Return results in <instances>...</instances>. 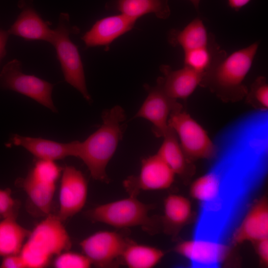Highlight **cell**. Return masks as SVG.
I'll return each instance as SVG.
<instances>
[{
  "mask_svg": "<svg viewBox=\"0 0 268 268\" xmlns=\"http://www.w3.org/2000/svg\"><path fill=\"white\" fill-rule=\"evenodd\" d=\"M214 158L209 170L192 185L191 194L201 205L200 219L229 228L265 177L267 163L254 150L236 142L219 145Z\"/></svg>",
  "mask_w": 268,
  "mask_h": 268,
  "instance_id": "cell-1",
  "label": "cell"
},
{
  "mask_svg": "<svg viewBox=\"0 0 268 268\" xmlns=\"http://www.w3.org/2000/svg\"><path fill=\"white\" fill-rule=\"evenodd\" d=\"M259 44L253 43L227 56L219 47L215 50L208 68L202 73L200 86L208 88L225 102H235L245 97L248 89L243 84Z\"/></svg>",
  "mask_w": 268,
  "mask_h": 268,
  "instance_id": "cell-2",
  "label": "cell"
},
{
  "mask_svg": "<svg viewBox=\"0 0 268 268\" xmlns=\"http://www.w3.org/2000/svg\"><path fill=\"white\" fill-rule=\"evenodd\" d=\"M126 118L125 111L120 106L104 111L101 126L79 142L76 157L86 165L94 179L108 181L106 168L122 138Z\"/></svg>",
  "mask_w": 268,
  "mask_h": 268,
  "instance_id": "cell-3",
  "label": "cell"
},
{
  "mask_svg": "<svg viewBox=\"0 0 268 268\" xmlns=\"http://www.w3.org/2000/svg\"><path fill=\"white\" fill-rule=\"evenodd\" d=\"M57 215L49 214L30 231L20 254L26 268H43L71 247L70 237Z\"/></svg>",
  "mask_w": 268,
  "mask_h": 268,
  "instance_id": "cell-4",
  "label": "cell"
},
{
  "mask_svg": "<svg viewBox=\"0 0 268 268\" xmlns=\"http://www.w3.org/2000/svg\"><path fill=\"white\" fill-rule=\"evenodd\" d=\"M80 29L72 25L69 14H60L57 27L53 29L50 42L55 48L57 58L67 82L77 90L88 102L91 97L88 91L83 64L77 47L71 41L69 35L77 34Z\"/></svg>",
  "mask_w": 268,
  "mask_h": 268,
  "instance_id": "cell-5",
  "label": "cell"
},
{
  "mask_svg": "<svg viewBox=\"0 0 268 268\" xmlns=\"http://www.w3.org/2000/svg\"><path fill=\"white\" fill-rule=\"evenodd\" d=\"M150 206L135 196L98 205L89 210L87 215L94 222L104 223L117 228L141 226L147 230L153 227L148 215Z\"/></svg>",
  "mask_w": 268,
  "mask_h": 268,
  "instance_id": "cell-6",
  "label": "cell"
},
{
  "mask_svg": "<svg viewBox=\"0 0 268 268\" xmlns=\"http://www.w3.org/2000/svg\"><path fill=\"white\" fill-rule=\"evenodd\" d=\"M168 125L175 132L181 147L190 161L211 159L217 152L216 146L204 129L182 108L172 112Z\"/></svg>",
  "mask_w": 268,
  "mask_h": 268,
  "instance_id": "cell-7",
  "label": "cell"
},
{
  "mask_svg": "<svg viewBox=\"0 0 268 268\" xmlns=\"http://www.w3.org/2000/svg\"><path fill=\"white\" fill-rule=\"evenodd\" d=\"M20 61L13 59L0 71V89L15 91L57 112L52 98L54 85L33 75L25 74Z\"/></svg>",
  "mask_w": 268,
  "mask_h": 268,
  "instance_id": "cell-8",
  "label": "cell"
},
{
  "mask_svg": "<svg viewBox=\"0 0 268 268\" xmlns=\"http://www.w3.org/2000/svg\"><path fill=\"white\" fill-rule=\"evenodd\" d=\"M147 96L134 116L142 118L152 124V131L157 137L163 136L169 128L168 120L172 112L182 108L177 100L168 96L156 81L154 86L144 85Z\"/></svg>",
  "mask_w": 268,
  "mask_h": 268,
  "instance_id": "cell-9",
  "label": "cell"
},
{
  "mask_svg": "<svg viewBox=\"0 0 268 268\" xmlns=\"http://www.w3.org/2000/svg\"><path fill=\"white\" fill-rule=\"evenodd\" d=\"M87 193V182L83 173L72 166L63 168L57 214L60 219L64 221L81 210L86 203Z\"/></svg>",
  "mask_w": 268,
  "mask_h": 268,
  "instance_id": "cell-10",
  "label": "cell"
},
{
  "mask_svg": "<svg viewBox=\"0 0 268 268\" xmlns=\"http://www.w3.org/2000/svg\"><path fill=\"white\" fill-rule=\"evenodd\" d=\"M129 242L120 234L110 231H99L82 240L79 245L83 254L98 268L110 267L122 257Z\"/></svg>",
  "mask_w": 268,
  "mask_h": 268,
  "instance_id": "cell-11",
  "label": "cell"
},
{
  "mask_svg": "<svg viewBox=\"0 0 268 268\" xmlns=\"http://www.w3.org/2000/svg\"><path fill=\"white\" fill-rule=\"evenodd\" d=\"M175 173L156 154L144 158L137 176L130 177L125 182L129 190L157 191L171 186Z\"/></svg>",
  "mask_w": 268,
  "mask_h": 268,
  "instance_id": "cell-12",
  "label": "cell"
},
{
  "mask_svg": "<svg viewBox=\"0 0 268 268\" xmlns=\"http://www.w3.org/2000/svg\"><path fill=\"white\" fill-rule=\"evenodd\" d=\"M175 250L194 268H216L224 261L227 247L225 243L215 240L194 238L178 244Z\"/></svg>",
  "mask_w": 268,
  "mask_h": 268,
  "instance_id": "cell-13",
  "label": "cell"
},
{
  "mask_svg": "<svg viewBox=\"0 0 268 268\" xmlns=\"http://www.w3.org/2000/svg\"><path fill=\"white\" fill-rule=\"evenodd\" d=\"M17 5L21 11L7 30L9 35L26 40H42L50 43L53 29L49 27L50 22L44 21L37 12L33 0H20Z\"/></svg>",
  "mask_w": 268,
  "mask_h": 268,
  "instance_id": "cell-14",
  "label": "cell"
},
{
  "mask_svg": "<svg viewBox=\"0 0 268 268\" xmlns=\"http://www.w3.org/2000/svg\"><path fill=\"white\" fill-rule=\"evenodd\" d=\"M136 20L122 13L97 20L82 37L86 48L109 46L134 27Z\"/></svg>",
  "mask_w": 268,
  "mask_h": 268,
  "instance_id": "cell-15",
  "label": "cell"
},
{
  "mask_svg": "<svg viewBox=\"0 0 268 268\" xmlns=\"http://www.w3.org/2000/svg\"><path fill=\"white\" fill-rule=\"evenodd\" d=\"M160 70L163 76L157 79L166 94L175 99H187L200 85L202 73L187 66L173 70L170 66L162 65Z\"/></svg>",
  "mask_w": 268,
  "mask_h": 268,
  "instance_id": "cell-16",
  "label": "cell"
},
{
  "mask_svg": "<svg viewBox=\"0 0 268 268\" xmlns=\"http://www.w3.org/2000/svg\"><path fill=\"white\" fill-rule=\"evenodd\" d=\"M79 141L61 143L41 137L18 134L11 138V143L26 149L38 159L55 161L68 156H77Z\"/></svg>",
  "mask_w": 268,
  "mask_h": 268,
  "instance_id": "cell-17",
  "label": "cell"
},
{
  "mask_svg": "<svg viewBox=\"0 0 268 268\" xmlns=\"http://www.w3.org/2000/svg\"><path fill=\"white\" fill-rule=\"evenodd\" d=\"M268 205L266 199L255 202L247 212L232 235L235 244L246 241L258 242L268 238Z\"/></svg>",
  "mask_w": 268,
  "mask_h": 268,
  "instance_id": "cell-18",
  "label": "cell"
},
{
  "mask_svg": "<svg viewBox=\"0 0 268 268\" xmlns=\"http://www.w3.org/2000/svg\"><path fill=\"white\" fill-rule=\"evenodd\" d=\"M164 139L157 154L174 172L182 177L192 176L194 166L184 154L174 130L169 128L163 136Z\"/></svg>",
  "mask_w": 268,
  "mask_h": 268,
  "instance_id": "cell-19",
  "label": "cell"
},
{
  "mask_svg": "<svg viewBox=\"0 0 268 268\" xmlns=\"http://www.w3.org/2000/svg\"><path fill=\"white\" fill-rule=\"evenodd\" d=\"M105 6L136 20L149 13L165 19L171 13L168 0H111Z\"/></svg>",
  "mask_w": 268,
  "mask_h": 268,
  "instance_id": "cell-20",
  "label": "cell"
},
{
  "mask_svg": "<svg viewBox=\"0 0 268 268\" xmlns=\"http://www.w3.org/2000/svg\"><path fill=\"white\" fill-rule=\"evenodd\" d=\"M168 41L173 46L181 47L185 52L207 46L209 34L203 21L197 17L182 30H171L168 34Z\"/></svg>",
  "mask_w": 268,
  "mask_h": 268,
  "instance_id": "cell-21",
  "label": "cell"
},
{
  "mask_svg": "<svg viewBox=\"0 0 268 268\" xmlns=\"http://www.w3.org/2000/svg\"><path fill=\"white\" fill-rule=\"evenodd\" d=\"M192 213L190 201L178 195H170L164 200L162 218L165 232L175 235L188 222Z\"/></svg>",
  "mask_w": 268,
  "mask_h": 268,
  "instance_id": "cell-22",
  "label": "cell"
},
{
  "mask_svg": "<svg viewBox=\"0 0 268 268\" xmlns=\"http://www.w3.org/2000/svg\"><path fill=\"white\" fill-rule=\"evenodd\" d=\"M30 232L16 218H3L0 221V257L19 254Z\"/></svg>",
  "mask_w": 268,
  "mask_h": 268,
  "instance_id": "cell-23",
  "label": "cell"
},
{
  "mask_svg": "<svg viewBox=\"0 0 268 268\" xmlns=\"http://www.w3.org/2000/svg\"><path fill=\"white\" fill-rule=\"evenodd\" d=\"M22 186L33 205L43 214H49L56 185L40 181L28 173L23 180Z\"/></svg>",
  "mask_w": 268,
  "mask_h": 268,
  "instance_id": "cell-24",
  "label": "cell"
},
{
  "mask_svg": "<svg viewBox=\"0 0 268 268\" xmlns=\"http://www.w3.org/2000/svg\"><path fill=\"white\" fill-rule=\"evenodd\" d=\"M164 255L163 251L155 247L129 242L121 258L130 268H151Z\"/></svg>",
  "mask_w": 268,
  "mask_h": 268,
  "instance_id": "cell-25",
  "label": "cell"
},
{
  "mask_svg": "<svg viewBox=\"0 0 268 268\" xmlns=\"http://www.w3.org/2000/svg\"><path fill=\"white\" fill-rule=\"evenodd\" d=\"M218 47L213 35L209 34L207 46L184 52V66L202 73L210 66L213 53Z\"/></svg>",
  "mask_w": 268,
  "mask_h": 268,
  "instance_id": "cell-26",
  "label": "cell"
},
{
  "mask_svg": "<svg viewBox=\"0 0 268 268\" xmlns=\"http://www.w3.org/2000/svg\"><path fill=\"white\" fill-rule=\"evenodd\" d=\"M245 97L247 102L257 110L268 111V85L266 78L258 77L251 85Z\"/></svg>",
  "mask_w": 268,
  "mask_h": 268,
  "instance_id": "cell-27",
  "label": "cell"
},
{
  "mask_svg": "<svg viewBox=\"0 0 268 268\" xmlns=\"http://www.w3.org/2000/svg\"><path fill=\"white\" fill-rule=\"evenodd\" d=\"M62 171L63 168L54 161L38 159L29 174L40 181L56 185Z\"/></svg>",
  "mask_w": 268,
  "mask_h": 268,
  "instance_id": "cell-28",
  "label": "cell"
},
{
  "mask_svg": "<svg viewBox=\"0 0 268 268\" xmlns=\"http://www.w3.org/2000/svg\"><path fill=\"white\" fill-rule=\"evenodd\" d=\"M67 251L55 257L53 266L56 268H89L92 265L84 254Z\"/></svg>",
  "mask_w": 268,
  "mask_h": 268,
  "instance_id": "cell-29",
  "label": "cell"
},
{
  "mask_svg": "<svg viewBox=\"0 0 268 268\" xmlns=\"http://www.w3.org/2000/svg\"><path fill=\"white\" fill-rule=\"evenodd\" d=\"M19 204L12 196L9 189H0V215L1 218H16Z\"/></svg>",
  "mask_w": 268,
  "mask_h": 268,
  "instance_id": "cell-30",
  "label": "cell"
},
{
  "mask_svg": "<svg viewBox=\"0 0 268 268\" xmlns=\"http://www.w3.org/2000/svg\"><path fill=\"white\" fill-rule=\"evenodd\" d=\"M0 268H26V266L23 259L19 253L3 257Z\"/></svg>",
  "mask_w": 268,
  "mask_h": 268,
  "instance_id": "cell-31",
  "label": "cell"
},
{
  "mask_svg": "<svg viewBox=\"0 0 268 268\" xmlns=\"http://www.w3.org/2000/svg\"><path fill=\"white\" fill-rule=\"evenodd\" d=\"M257 251L261 262L266 265L268 263V238L257 242Z\"/></svg>",
  "mask_w": 268,
  "mask_h": 268,
  "instance_id": "cell-32",
  "label": "cell"
},
{
  "mask_svg": "<svg viewBox=\"0 0 268 268\" xmlns=\"http://www.w3.org/2000/svg\"><path fill=\"white\" fill-rule=\"evenodd\" d=\"M9 36L7 31L0 28V64L6 54V45Z\"/></svg>",
  "mask_w": 268,
  "mask_h": 268,
  "instance_id": "cell-33",
  "label": "cell"
},
{
  "mask_svg": "<svg viewBox=\"0 0 268 268\" xmlns=\"http://www.w3.org/2000/svg\"><path fill=\"white\" fill-rule=\"evenodd\" d=\"M251 0H228V3L231 8L236 11H239Z\"/></svg>",
  "mask_w": 268,
  "mask_h": 268,
  "instance_id": "cell-34",
  "label": "cell"
},
{
  "mask_svg": "<svg viewBox=\"0 0 268 268\" xmlns=\"http://www.w3.org/2000/svg\"><path fill=\"white\" fill-rule=\"evenodd\" d=\"M201 0H190V1L193 3L196 9L198 11L199 9V4Z\"/></svg>",
  "mask_w": 268,
  "mask_h": 268,
  "instance_id": "cell-35",
  "label": "cell"
},
{
  "mask_svg": "<svg viewBox=\"0 0 268 268\" xmlns=\"http://www.w3.org/2000/svg\"><path fill=\"white\" fill-rule=\"evenodd\" d=\"M1 218V216L0 215V218Z\"/></svg>",
  "mask_w": 268,
  "mask_h": 268,
  "instance_id": "cell-36",
  "label": "cell"
}]
</instances>
